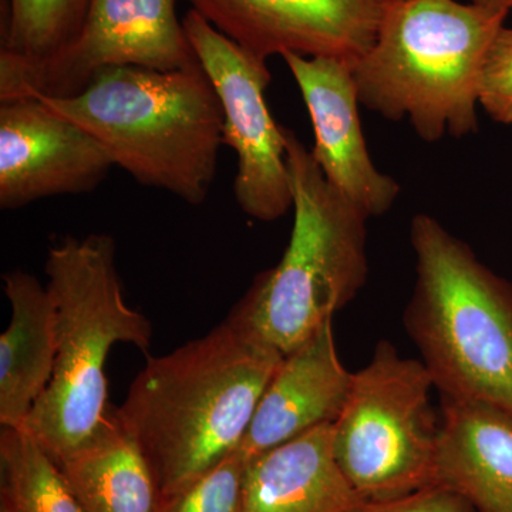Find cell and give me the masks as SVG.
<instances>
[{
  "label": "cell",
  "mask_w": 512,
  "mask_h": 512,
  "mask_svg": "<svg viewBox=\"0 0 512 512\" xmlns=\"http://www.w3.org/2000/svg\"><path fill=\"white\" fill-rule=\"evenodd\" d=\"M177 0H92L76 35L53 55L20 59L0 52V100L82 93L111 67L181 70L198 64Z\"/></svg>",
  "instance_id": "8"
},
{
  "label": "cell",
  "mask_w": 512,
  "mask_h": 512,
  "mask_svg": "<svg viewBox=\"0 0 512 512\" xmlns=\"http://www.w3.org/2000/svg\"><path fill=\"white\" fill-rule=\"evenodd\" d=\"M507 16L458 0H389L353 67L360 106L409 120L427 143L476 134L481 72Z\"/></svg>",
  "instance_id": "3"
},
{
  "label": "cell",
  "mask_w": 512,
  "mask_h": 512,
  "mask_svg": "<svg viewBox=\"0 0 512 512\" xmlns=\"http://www.w3.org/2000/svg\"><path fill=\"white\" fill-rule=\"evenodd\" d=\"M467 2L505 13H510L512 10V0H467Z\"/></svg>",
  "instance_id": "23"
},
{
  "label": "cell",
  "mask_w": 512,
  "mask_h": 512,
  "mask_svg": "<svg viewBox=\"0 0 512 512\" xmlns=\"http://www.w3.org/2000/svg\"><path fill=\"white\" fill-rule=\"evenodd\" d=\"M282 359L229 316L202 338L147 357L114 410L150 461L164 503L241 447Z\"/></svg>",
  "instance_id": "1"
},
{
  "label": "cell",
  "mask_w": 512,
  "mask_h": 512,
  "mask_svg": "<svg viewBox=\"0 0 512 512\" xmlns=\"http://www.w3.org/2000/svg\"><path fill=\"white\" fill-rule=\"evenodd\" d=\"M96 138L114 167L190 205L210 195L224 113L201 64L181 70L111 67L77 96H35Z\"/></svg>",
  "instance_id": "2"
},
{
  "label": "cell",
  "mask_w": 512,
  "mask_h": 512,
  "mask_svg": "<svg viewBox=\"0 0 512 512\" xmlns=\"http://www.w3.org/2000/svg\"><path fill=\"white\" fill-rule=\"evenodd\" d=\"M366 504L336 460L333 424L247 461L244 512H362Z\"/></svg>",
  "instance_id": "15"
},
{
  "label": "cell",
  "mask_w": 512,
  "mask_h": 512,
  "mask_svg": "<svg viewBox=\"0 0 512 512\" xmlns=\"http://www.w3.org/2000/svg\"><path fill=\"white\" fill-rule=\"evenodd\" d=\"M47 289L56 308V365L25 431L62 463L106 421L107 357L117 343L148 352L153 325L130 308L107 234L64 237L47 252Z\"/></svg>",
  "instance_id": "4"
},
{
  "label": "cell",
  "mask_w": 512,
  "mask_h": 512,
  "mask_svg": "<svg viewBox=\"0 0 512 512\" xmlns=\"http://www.w3.org/2000/svg\"><path fill=\"white\" fill-rule=\"evenodd\" d=\"M92 0H9L0 52L40 60L66 45L86 18Z\"/></svg>",
  "instance_id": "19"
},
{
  "label": "cell",
  "mask_w": 512,
  "mask_h": 512,
  "mask_svg": "<svg viewBox=\"0 0 512 512\" xmlns=\"http://www.w3.org/2000/svg\"><path fill=\"white\" fill-rule=\"evenodd\" d=\"M222 35L268 62L295 53L355 67L375 42L389 0H187Z\"/></svg>",
  "instance_id": "10"
},
{
  "label": "cell",
  "mask_w": 512,
  "mask_h": 512,
  "mask_svg": "<svg viewBox=\"0 0 512 512\" xmlns=\"http://www.w3.org/2000/svg\"><path fill=\"white\" fill-rule=\"evenodd\" d=\"M57 466L84 512L163 511L150 461L113 406L92 439Z\"/></svg>",
  "instance_id": "17"
},
{
  "label": "cell",
  "mask_w": 512,
  "mask_h": 512,
  "mask_svg": "<svg viewBox=\"0 0 512 512\" xmlns=\"http://www.w3.org/2000/svg\"><path fill=\"white\" fill-rule=\"evenodd\" d=\"M480 107L497 123L512 126V28L497 33L485 57Z\"/></svg>",
  "instance_id": "21"
},
{
  "label": "cell",
  "mask_w": 512,
  "mask_h": 512,
  "mask_svg": "<svg viewBox=\"0 0 512 512\" xmlns=\"http://www.w3.org/2000/svg\"><path fill=\"white\" fill-rule=\"evenodd\" d=\"M416 282L404 328L441 399L512 413V284L437 218L410 225Z\"/></svg>",
  "instance_id": "5"
},
{
  "label": "cell",
  "mask_w": 512,
  "mask_h": 512,
  "mask_svg": "<svg viewBox=\"0 0 512 512\" xmlns=\"http://www.w3.org/2000/svg\"><path fill=\"white\" fill-rule=\"evenodd\" d=\"M362 512H474L471 505L460 495L430 485L416 493L394 498V500L367 503Z\"/></svg>",
  "instance_id": "22"
},
{
  "label": "cell",
  "mask_w": 512,
  "mask_h": 512,
  "mask_svg": "<svg viewBox=\"0 0 512 512\" xmlns=\"http://www.w3.org/2000/svg\"><path fill=\"white\" fill-rule=\"evenodd\" d=\"M293 228L281 261L256 275L229 318L289 355L366 285L367 218L326 180L311 150L286 128Z\"/></svg>",
  "instance_id": "6"
},
{
  "label": "cell",
  "mask_w": 512,
  "mask_h": 512,
  "mask_svg": "<svg viewBox=\"0 0 512 512\" xmlns=\"http://www.w3.org/2000/svg\"><path fill=\"white\" fill-rule=\"evenodd\" d=\"M0 512H10L8 508L5 507V505L0 504Z\"/></svg>",
  "instance_id": "24"
},
{
  "label": "cell",
  "mask_w": 512,
  "mask_h": 512,
  "mask_svg": "<svg viewBox=\"0 0 512 512\" xmlns=\"http://www.w3.org/2000/svg\"><path fill=\"white\" fill-rule=\"evenodd\" d=\"M433 380L421 360L380 340L333 423V450L367 503L394 500L434 485L440 419Z\"/></svg>",
  "instance_id": "7"
},
{
  "label": "cell",
  "mask_w": 512,
  "mask_h": 512,
  "mask_svg": "<svg viewBox=\"0 0 512 512\" xmlns=\"http://www.w3.org/2000/svg\"><path fill=\"white\" fill-rule=\"evenodd\" d=\"M282 59L311 117V154L320 171L367 220L383 217L396 204L402 187L376 167L367 150L353 67L333 57L284 53Z\"/></svg>",
  "instance_id": "12"
},
{
  "label": "cell",
  "mask_w": 512,
  "mask_h": 512,
  "mask_svg": "<svg viewBox=\"0 0 512 512\" xmlns=\"http://www.w3.org/2000/svg\"><path fill=\"white\" fill-rule=\"evenodd\" d=\"M0 504L10 512H84L55 460L25 430L0 434Z\"/></svg>",
  "instance_id": "18"
},
{
  "label": "cell",
  "mask_w": 512,
  "mask_h": 512,
  "mask_svg": "<svg viewBox=\"0 0 512 512\" xmlns=\"http://www.w3.org/2000/svg\"><path fill=\"white\" fill-rule=\"evenodd\" d=\"M114 167L99 141L36 97L0 100V208L89 194Z\"/></svg>",
  "instance_id": "11"
},
{
  "label": "cell",
  "mask_w": 512,
  "mask_h": 512,
  "mask_svg": "<svg viewBox=\"0 0 512 512\" xmlns=\"http://www.w3.org/2000/svg\"><path fill=\"white\" fill-rule=\"evenodd\" d=\"M353 376L340 360L329 320L279 363L239 447L247 461L335 423L348 402Z\"/></svg>",
  "instance_id": "13"
},
{
  "label": "cell",
  "mask_w": 512,
  "mask_h": 512,
  "mask_svg": "<svg viewBox=\"0 0 512 512\" xmlns=\"http://www.w3.org/2000/svg\"><path fill=\"white\" fill-rule=\"evenodd\" d=\"M247 458L241 448L177 497L165 501L161 512H244Z\"/></svg>",
  "instance_id": "20"
},
{
  "label": "cell",
  "mask_w": 512,
  "mask_h": 512,
  "mask_svg": "<svg viewBox=\"0 0 512 512\" xmlns=\"http://www.w3.org/2000/svg\"><path fill=\"white\" fill-rule=\"evenodd\" d=\"M434 485L460 495L474 512H512V413L441 399Z\"/></svg>",
  "instance_id": "14"
},
{
  "label": "cell",
  "mask_w": 512,
  "mask_h": 512,
  "mask_svg": "<svg viewBox=\"0 0 512 512\" xmlns=\"http://www.w3.org/2000/svg\"><path fill=\"white\" fill-rule=\"evenodd\" d=\"M12 319L0 338V424L23 430L55 372L56 308L47 286L15 269L3 275Z\"/></svg>",
  "instance_id": "16"
},
{
  "label": "cell",
  "mask_w": 512,
  "mask_h": 512,
  "mask_svg": "<svg viewBox=\"0 0 512 512\" xmlns=\"http://www.w3.org/2000/svg\"><path fill=\"white\" fill-rule=\"evenodd\" d=\"M195 56L211 80L224 113L222 146L235 151L234 197L255 221L272 222L293 207L286 128L266 104L272 80L266 60L222 35L195 10L183 19Z\"/></svg>",
  "instance_id": "9"
}]
</instances>
